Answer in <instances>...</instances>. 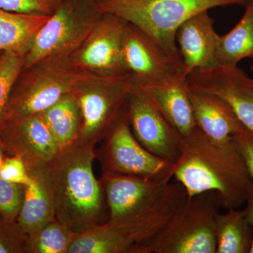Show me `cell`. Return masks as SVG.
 Here are the masks:
<instances>
[{"label":"cell","instance_id":"6da1fadb","mask_svg":"<svg viewBox=\"0 0 253 253\" xmlns=\"http://www.w3.org/2000/svg\"><path fill=\"white\" fill-rule=\"evenodd\" d=\"M173 177L188 197L214 191L223 209L240 208L246 203L252 179L234 141L212 140L199 127L181 136L180 155Z\"/></svg>","mask_w":253,"mask_h":253},{"label":"cell","instance_id":"7a4b0ae2","mask_svg":"<svg viewBox=\"0 0 253 253\" xmlns=\"http://www.w3.org/2000/svg\"><path fill=\"white\" fill-rule=\"evenodd\" d=\"M96 144L78 138L49 163L55 215L75 234L104 223L106 197L92 168Z\"/></svg>","mask_w":253,"mask_h":253},{"label":"cell","instance_id":"3957f363","mask_svg":"<svg viewBox=\"0 0 253 253\" xmlns=\"http://www.w3.org/2000/svg\"><path fill=\"white\" fill-rule=\"evenodd\" d=\"M103 14L126 20L153 38L183 70L176 33L191 16L218 6H246L249 0H94ZM184 72V71H183Z\"/></svg>","mask_w":253,"mask_h":253},{"label":"cell","instance_id":"277c9868","mask_svg":"<svg viewBox=\"0 0 253 253\" xmlns=\"http://www.w3.org/2000/svg\"><path fill=\"white\" fill-rule=\"evenodd\" d=\"M186 198L184 186L172 182L162 202L147 214L122 222L107 221L76 234L68 253H148L150 244Z\"/></svg>","mask_w":253,"mask_h":253},{"label":"cell","instance_id":"5b68a950","mask_svg":"<svg viewBox=\"0 0 253 253\" xmlns=\"http://www.w3.org/2000/svg\"><path fill=\"white\" fill-rule=\"evenodd\" d=\"M94 73L77 66L72 56L38 61L18 76L1 120L43 112Z\"/></svg>","mask_w":253,"mask_h":253},{"label":"cell","instance_id":"8992f818","mask_svg":"<svg viewBox=\"0 0 253 253\" xmlns=\"http://www.w3.org/2000/svg\"><path fill=\"white\" fill-rule=\"evenodd\" d=\"M221 208L214 191L187 196L148 253H216V217Z\"/></svg>","mask_w":253,"mask_h":253},{"label":"cell","instance_id":"52a82bcc","mask_svg":"<svg viewBox=\"0 0 253 253\" xmlns=\"http://www.w3.org/2000/svg\"><path fill=\"white\" fill-rule=\"evenodd\" d=\"M103 13L94 0H64L37 33L25 56L23 71L51 56H72Z\"/></svg>","mask_w":253,"mask_h":253},{"label":"cell","instance_id":"ba28073f","mask_svg":"<svg viewBox=\"0 0 253 253\" xmlns=\"http://www.w3.org/2000/svg\"><path fill=\"white\" fill-rule=\"evenodd\" d=\"M133 89L129 73H94L75 86L81 109L80 139L98 141L104 139L119 117Z\"/></svg>","mask_w":253,"mask_h":253},{"label":"cell","instance_id":"9c48e42d","mask_svg":"<svg viewBox=\"0 0 253 253\" xmlns=\"http://www.w3.org/2000/svg\"><path fill=\"white\" fill-rule=\"evenodd\" d=\"M104 140L96 154L103 172L168 180L173 177L174 163L151 154L136 140L126 105Z\"/></svg>","mask_w":253,"mask_h":253},{"label":"cell","instance_id":"30bf717a","mask_svg":"<svg viewBox=\"0 0 253 253\" xmlns=\"http://www.w3.org/2000/svg\"><path fill=\"white\" fill-rule=\"evenodd\" d=\"M109 209L108 222L130 220L147 214L162 202L171 180L103 172L99 179Z\"/></svg>","mask_w":253,"mask_h":253},{"label":"cell","instance_id":"8fae6325","mask_svg":"<svg viewBox=\"0 0 253 253\" xmlns=\"http://www.w3.org/2000/svg\"><path fill=\"white\" fill-rule=\"evenodd\" d=\"M126 107L131 131L136 140L155 156L175 163L180 155L181 136L154 101L133 86Z\"/></svg>","mask_w":253,"mask_h":253},{"label":"cell","instance_id":"7c38bea8","mask_svg":"<svg viewBox=\"0 0 253 253\" xmlns=\"http://www.w3.org/2000/svg\"><path fill=\"white\" fill-rule=\"evenodd\" d=\"M129 23L114 14H102L81 47L72 55L82 68L103 74H125L124 45Z\"/></svg>","mask_w":253,"mask_h":253},{"label":"cell","instance_id":"4fadbf2b","mask_svg":"<svg viewBox=\"0 0 253 253\" xmlns=\"http://www.w3.org/2000/svg\"><path fill=\"white\" fill-rule=\"evenodd\" d=\"M124 61L136 87H147L186 78L182 68L151 37L130 23L125 42Z\"/></svg>","mask_w":253,"mask_h":253},{"label":"cell","instance_id":"5bb4252c","mask_svg":"<svg viewBox=\"0 0 253 253\" xmlns=\"http://www.w3.org/2000/svg\"><path fill=\"white\" fill-rule=\"evenodd\" d=\"M0 146L26 166L49 163L60 149L41 113L1 120Z\"/></svg>","mask_w":253,"mask_h":253},{"label":"cell","instance_id":"9a60e30c","mask_svg":"<svg viewBox=\"0 0 253 253\" xmlns=\"http://www.w3.org/2000/svg\"><path fill=\"white\" fill-rule=\"evenodd\" d=\"M189 89L219 96L253 131V79L238 66L196 69L186 78Z\"/></svg>","mask_w":253,"mask_h":253},{"label":"cell","instance_id":"2e32d148","mask_svg":"<svg viewBox=\"0 0 253 253\" xmlns=\"http://www.w3.org/2000/svg\"><path fill=\"white\" fill-rule=\"evenodd\" d=\"M218 36L208 11L191 16L179 26L176 41L182 61L184 77L196 69L218 66L216 49Z\"/></svg>","mask_w":253,"mask_h":253},{"label":"cell","instance_id":"e0dca14e","mask_svg":"<svg viewBox=\"0 0 253 253\" xmlns=\"http://www.w3.org/2000/svg\"><path fill=\"white\" fill-rule=\"evenodd\" d=\"M31 181L25 186L18 223L31 235L56 218L49 163L26 166Z\"/></svg>","mask_w":253,"mask_h":253},{"label":"cell","instance_id":"ac0fdd59","mask_svg":"<svg viewBox=\"0 0 253 253\" xmlns=\"http://www.w3.org/2000/svg\"><path fill=\"white\" fill-rule=\"evenodd\" d=\"M190 99L198 127L212 140H232L244 126L230 105L219 96L190 90Z\"/></svg>","mask_w":253,"mask_h":253},{"label":"cell","instance_id":"d6986e66","mask_svg":"<svg viewBox=\"0 0 253 253\" xmlns=\"http://www.w3.org/2000/svg\"><path fill=\"white\" fill-rule=\"evenodd\" d=\"M136 87V86H134ZM154 101L163 116L181 136L198 127L186 78H179L147 87H136Z\"/></svg>","mask_w":253,"mask_h":253},{"label":"cell","instance_id":"ffe728a7","mask_svg":"<svg viewBox=\"0 0 253 253\" xmlns=\"http://www.w3.org/2000/svg\"><path fill=\"white\" fill-rule=\"evenodd\" d=\"M49 17L0 9V51L26 55L37 33Z\"/></svg>","mask_w":253,"mask_h":253},{"label":"cell","instance_id":"44dd1931","mask_svg":"<svg viewBox=\"0 0 253 253\" xmlns=\"http://www.w3.org/2000/svg\"><path fill=\"white\" fill-rule=\"evenodd\" d=\"M239 22L224 36H218L216 60L225 67L238 66L242 59H253V2L249 0Z\"/></svg>","mask_w":253,"mask_h":253},{"label":"cell","instance_id":"7402d4cb","mask_svg":"<svg viewBox=\"0 0 253 253\" xmlns=\"http://www.w3.org/2000/svg\"><path fill=\"white\" fill-rule=\"evenodd\" d=\"M41 114L60 148L79 138L81 113L73 91L65 94Z\"/></svg>","mask_w":253,"mask_h":253},{"label":"cell","instance_id":"603a6c76","mask_svg":"<svg viewBox=\"0 0 253 253\" xmlns=\"http://www.w3.org/2000/svg\"><path fill=\"white\" fill-rule=\"evenodd\" d=\"M216 253H250L253 244V230L244 210H226L216 217Z\"/></svg>","mask_w":253,"mask_h":253},{"label":"cell","instance_id":"cb8c5ba5","mask_svg":"<svg viewBox=\"0 0 253 253\" xmlns=\"http://www.w3.org/2000/svg\"><path fill=\"white\" fill-rule=\"evenodd\" d=\"M76 234L56 217L31 235H28L27 252L68 253Z\"/></svg>","mask_w":253,"mask_h":253},{"label":"cell","instance_id":"d4e9b609","mask_svg":"<svg viewBox=\"0 0 253 253\" xmlns=\"http://www.w3.org/2000/svg\"><path fill=\"white\" fill-rule=\"evenodd\" d=\"M26 55L3 51L0 55V121L9 103L11 91L22 72Z\"/></svg>","mask_w":253,"mask_h":253},{"label":"cell","instance_id":"484cf974","mask_svg":"<svg viewBox=\"0 0 253 253\" xmlns=\"http://www.w3.org/2000/svg\"><path fill=\"white\" fill-rule=\"evenodd\" d=\"M24 191V185L9 182L0 176V213L6 222H13L18 218Z\"/></svg>","mask_w":253,"mask_h":253},{"label":"cell","instance_id":"4316f807","mask_svg":"<svg viewBox=\"0 0 253 253\" xmlns=\"http://www.w3.org/2000/svg\"><path fill=\"white\" fill-rule=\"evenodd\" d=\"M64 0H0V9L23 13L51 16Z\"/></svg>","mask_w":253,"mask_h":253},{"label":"cell","instance_id":"83f0119b","mask_svg":"<svg viewBox=\"0 0 253 253\" xmlns=\"http://www.w3.org/2000/svg\"><path fill=\"white\" fill-rule=\"evenodd\" d=\"M0 176L9 182L24 186L31 181L26 163L18 156H10L4 159L0 168Z\"/></svg>","mask_w":253,"mask_h":253},{"label":"cell","instance_id":"f1b7e54d","mask_svg":"<svg viewBox=\"0 0 253 253\" xmlns=\"http://www.w3.org/2000/svg\"><path fill=\"white\" fill-rule=\"evenodd\" d=\"M232 140L237 146L253 180V131L244 126L233 136Z\"/></svg>","mask_w":253,"mask_h":253},{"label":"cell","instance_id":"f546056e","mask_svg":"<svg viewBox=\"0 0 253 253\" xmlns=\"http://www.w3.org/2000/svg\"><path fill=\"white\" fill-rule=\"evenodd\" d=\"M246 208H245L244 211L246 213V218H247L248 221L252 228L253 234V180L251 181L250 184L249 191H248L247 198H246ZM253 253V244L251 247V253Z\"/></svg>","mask_w":253,"mask_h":253},{"label":"cell","instance_id":"4dcf8cb0","mask_svg":"<svg viewBox=\"0 0 253 253\" xmlns=\"http://www.w3.org/2000/svg\"><path fill=\"white\" fill-rule=\"evenodd\" d=\"M14 251L17 252V250L14 249L12 245L8 244L4 239L0 237V253H12Z\"/></svg>","mask_w":253,"mask_h":253},{"label":"cell","instance_id":"1f68e13d","mask_svg":"<svg viewBox=\"0 0 253 253\" xmlns=\"http://www.w3.org/2000/svg\"><path fill=\"white\" fill-rule=\"evenodd\" d=\"M1 149H1V146H0V168H1L3 161H4V159H3L2 151H1Z\"/></svg>","mask_w":253,"mask_h":253},{"label":"cell","instance_id":"d6a6232c","mask_svg":"<svg viewBox=\"0 0 253 253\" xmlns=\"http://www.w3.org/2000/svg\"><path fill=\"white\" fill-rule=\"evenodd\" d=\"M251 1H252L253 2V0H251ZM251 70H252V71L253 72V59L252 65H251Z\"/></svg>","mask_w":253,"mask_h":253},{"label":"cell","instance_id":"836d02e7","mask_svg":"<svg viewBox=\"0 0 253 253\" xmlns=\"http://www.w3.org/2000/svg\"><path fill=\"white\" fill-rule=\"evenodd\" d=\"M1 53L2 52H1V51H0V55H1Z\"/></svg>","mask_w":253,"mask_h":253}]
</instances>
